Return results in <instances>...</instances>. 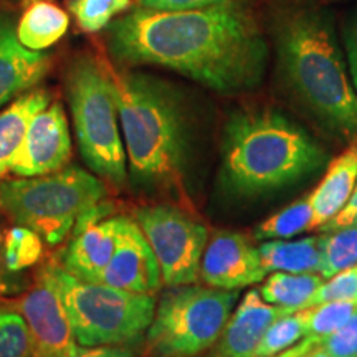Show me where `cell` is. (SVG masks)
<instances>
[{
    "label": "cell",
    "mask_w": 357,
    "mask_h": 357,
    "mask_svg": "<svg viewBox=\"0 0 357 357\" xmlns=\"http://www.w3.org/2000/svg\"><path fill=\"white\" fill-rule=\"evenodd\" d=\"M43 253V240L37 231L15 225L6 231L2 240L3 268L10 273L33 266Z\"/></svg>",
    "instance_id": "23"
},
{
    "label": "cell",
    "mask_w": 357,
    "mask_h": 357,
    "mask_svg": "<svg viewBox=\"0 0 357 357\" xmlns=\"http://www.w3.org/2000/svg\"><path fill=\"white\" fill-rule=\"evenodd\" d=\"M108 38L124 65L162 66L223 95L255 89L266 71V40L235 2L181 12L139 7L113 22Z\"/></svg>",
    "instance_id": "1"
},
{
    "label": "cell",
    "mask_w": 357,
    "mask_h": 357,
    "mask_svg": "<svg viewBox=\"0 0 357 357\" xmlns=\"http://www.w3.org/2000/svg\"><path fill=\"white\" fill-rule=\"evenodd\" d=\"M136 223L158 258L164 283L169 288L194 284L208 242L202 223L172 205L137 208Z\"/></svg>",
    "instance_id": "9"
},
{
    "label": "cell",
    "mask_w": 357,
    "mask_h": 357,
    "mask_svg": "<svg viewBox=\"0 0 357 357\" xmlns=\"http://www.w3.org/2000/svg\"><path fill=\"white\" fill-rule=\"evenodd\" d=\"M321 240L319 275L329 280L339 271L357 265V223L324 230Z\"/></svg>",
    "instance_id": "22"
},
{
    "label": "cell",
    "mask_w": 357,
    "mask_h": 357,
    "mask_svg": "<svg viewBox=\"0 0 357 357\" xmlns=\"http://www.w3.org/2000/svg\"><path fill=\"white\" fill-rule=\"evenodd\" d=\"M265 275L258 248L248 236L217 231L207 242L200 261V278L211 288L235 291L260 283Z\"/></svg>",
    "instance_id": "13"
},
{
    "label": "cell",
    "mask_w": 357,
    "mask_h": 357,
    "mask_svg": "<svg viewBox=\"0 0 357 357\" xmlns=\"http://www.w3.org/2000/svg\"><path fill=\"white\" fill-rule=\"evenodd\" d=\"M342 42H344L347 68L357 91V6L349 12L342 24Z\"/></svg>",
    "instance_id": "31"
},
{
    "label": "cell",
    "mask_w": 357,
    "mask_h": 357,
    "mask_svg": "<svg viewBox=\"0 0 357 357\" xmlns=\"http://www.w3.org/2000/svg\"><path fill=\"white\" fill-rule=\"evenodd\" d=\"M324 278L319 273H287L275 271L258 288L261 298L270 305L278 306L287 314L305 310L311 296L316 293Z\"/></svg>",
    "instance_id": "21"
},
{
    "label": "cell",
    "mask_w": 357,
    "mask_h": 357,
    "mask_svg": "<svg viewBox=\"0 0 357 357\" xmlns=\"http://www.w3.org/2000/svg\"><path fill=\"white\" fill-rule=\"evenodd\" d=\"M238 294L229 289L172 287L160 296L146 331L144 357H197L218 342Z\"/></svg>",
    "instance_id": "8"
},
{
    "label": "cell",
    "mask_w": 357,
    "mask_h": 357,
    "mask_svg": "<svg viewBox=\"0 0 357 357\" xmlns=\"http://www.w3.org/2000/svg\"><path fill=\"white\" fill-rule=\"evenodd\" d=\"M235 2V0H139V7L147 10L159 12H181V10H197L220 3Z\"/></svg>",
    "instance_id": "32"
},
{
    "label": "cell",
    "mask_w": 357,
    "mask_h": 357,
    "mask_svg": "<svg viewBox=\"0 0 357 357\" xmlns=\"http://www.w3.org/2000/svg\"><path fill=\"white\" fill-rule=\"evenodd\" d=\"M2 268H3V255H2V238H0V291H2Z\"/></svg>",
    "instance_id": "37"
},
{
    "label": "cell",
    "mask_w": 357,
    "mask_h": 357,
    "mask_svg": "<svg viewBox=\"0 0 357 357\" xmlns=\"http://www.w3.org/2000/svg\"><path fill=\"white\" fill-rule=\"evenodd\" d=\"M29 357H40L38 354H37V352H35L33 349H32V352H30V356Z\"/></svg>",
    "instance_id": "38"
},
{
    "label": "cell",
    "mask_w": 357,
    "mask_h": 357,
    "mask_svg": "<svg viewBox=\"0 0 357 357\" xmlns=\"http://www.w3.org/2000/svg\"><path fill=\"white\" fill-rule=\"evenodd\" d=\"M30 352L32 337L22 312L0 307V357H29Z\"/></svg>",
    "instance_id": "27"
},
{
    "label": "cell",
    "mask_w": 357,
    "mask_h": 357,
    "mask_svg": "<svg viewBox=\"0 0 357 357\" xmlns=\"http://www.w3.org/2000/svg\"><path fill=\"white\" fill-rule=\"evenodd\" d=\"M357 305L347 301L323 303L300 310L306 337H326L337 331L354 314Z\"/></svg>",
    "instance_id": "25"
},
{
    "label": "cell",
    "mask_w": 357,
    "mask_h": 357,
    "mask_svg": "<svg viewBox=\"0 0 357 357\" xmlns=\"http://www.w3.org/2000/svg\"><path fill=\"white\" fill-rule=\"evenodd\" d=\"M352 223H357V184L356 189L352 192L351 199L347 200V204L342 207V211L337 213L333 220H329L326 225L321 227L319 230H331V229H339V227L352 225Z\"/></svg>",
    "instance_id": "34"
},
{
    "label": "cell",
    "mask_w": 357,
    "mask_h": 357,
    "mask_svg": "<svg viewBox=\"0 0 357 357\" xmlns=\"http://www.w3.org/2000/svg\"><path fill=\"white\" fill-rule=\"evenodd\" d=\"M301 337H306V331L300 311L281 316L268 328L253 357L278 356L283 351L293 347Z\"/></svg>",
    "instance_id": "26"
},
{
    "label": "cell",
    "mask_w": 357,
    "mask_h": 357,
    "mask_svg": "<svg viewBox=\"0 0 357 357\" xmlns=\"http://www.w3.org/2000/svg\"><path fill=\"white\" fill-rule=\"evenodd\" d=\"M305 357H333V356L329 354V352L326 351L324 347L319 344V341H318V339L314 337V341H312V344L310 346V349L306 351Z\"/></svg>",
    "instance_id": "36"
},
{
    "label": "cell",
    "mask_w": 357,
    "mask_h": 357,
    "mask_svg": "<svg viewBox=\"0 0 357 357\" xmlns=\"http://www.w3.org/2000/svg\"><path fill=\"white\" fill-rule=\"evenodd\" d=\"M318 341L333 357H357V310L337 331Z\"/></svg>",
    "instance_id": "30"
},
{
    "label": "cell",
    "mask_w": 357,
    "mask_h": 357,
    "mask_svg": "<svg viewBox=\"0 0 357 357\" xmlns=\"http://www.w3.org/2000/svg\"><path fill=\"white\" fill-rule=\"evenodd\" d=\"M312 341H314V337H306L301 344L289 347V349L281 352L280 357H305L306 351L310 349V346L312 344Z\"/></svg>",
    "instance_id": "35"
},
{
    "label": "cell",
    "mask_w": 357,
    "mask_h": 357,
    "mask_svg": "<svg viewBox=\"0 0 357 357\" xmlns=\"http://www.w3.org/2000/svg\"><path fill=\"white\" fill-rule=\"evenodd\" d=\"M273 357H280V354L278 356H273Z\"/></svg>",
    "instance_id": "39"
},
{
    "label": "cell",
    "mask_w": 357,
    "mask_h": 357,
    "mask_svg": "<svg viewBox=\"0 0 357 357\" xmlns=\"http://www.w3.org/2000/svg\"><path fill=\"white\" fill-rule=\"evenodd\" d=\"M106 197V185L82 167H63L38 177L0 184V208L15 223L32 229L47 245L71 234L77 218Z\"/></svg>",
    "instance_id": "6"
},
{
    "label": "cell",
    "mask_w": 357,
    "mask_h": 357,
    "mask_svg": "<svg viewBox=\"0 0 357 357\" xmlns=\"http://www.w3.org/2000/svg\"><path fill=\"white\" fill-rule=\"evenodd\" d=\"M113 77L124 149L134 181L154 189L178 185L187 155L181 98L171 84L151 75Z\"/></svg>",
    "instance_id": "4"
},
{
    "label": "cell",
    "mask_w": 357,
    "mask_h": 357,
    "mask_svg": "<svg viewBox=\"0 0 357 357\" xmlns=\"http://www.w3.org/2000/svg\"><path fill=\"white\" fill-rule=\"evenodd\" d=\"M263 270L287 271V273H319L321 270V240L319 236L287 242L271 240L258 247Z\"/></svg>",
    "instance_id": "20"
},
{
    "label": "cell",
    "mask_w": 357,
    "mask_h": 357,
    "mask_svg": "<svg viewBox=\"0 0 357 357\" xmlns=\"http://www.w3.org/2000/svg\"><path fill=\"white\" fill-rule=\"evenodd\" d=\"M100 283L139 294L159 291L162 276L158 258L139 225L129 217H124L118 247L101 273Z\"/></svg>",
    "instance_id": "14"
},
{
    "label": "cell",
    "mask_w": 357,
    "mask_h": 357,
    "mask_svg": "<svg viewBox=\"0 0 357 357\" xmlns=\"http://www.w3.org/2000/svg\"><path fill=\"white\" fill-rule=\"evenodd\" d=\"M284 314L281 307L263 300L258 289H250L227 321L215 357H253L268 328Z\"/></svg>",
    "instance_id": "15"
},
{
    "label": "cell",
    "mask_w": 357,
    "mask_h": 357,
    "mask_svg": "<svg viewBox=\"0 0 357 357\" xmlns=\"http://www.w3.org/2000/svg\"><path fill=\"white\" fill-rule=\"evenodd\" d=\"M65 10L48 0H30L15 25L17 38L30 50L42 52L56 43L68 30Z\"/></svg>",
    "instance_id": "18"
},
{
    "label": "cell",
    "mask_w": 357,
    "mask_h": 357,
    "mask_svg": "<svg viewBox=\"0 0 357 357\" xmlns=\"http://www.w3.org/2000/svg\"><path fill=\"white\" fill-rule=\"evenodd\" d=\"M71 159L68 119L60 102L33 116L13 155L10 171L19 177H38L63 169Z\"/></svg>",
    "instance_id": "12"
},
{
    "label": "cell",
    "mask_w": 357,
    "mask_h": 357,
    "mask_svg": "<svg viewBox=\"0 0 357 357\" xmlns=\"http://www.w3.org/2000/svg\"><path fill=\"white\" fill-rule=\"evenodd\" d=\"M50 105L45 91H33L20 96L0 113V177L10 171L13 155L24 141L33 116Z\"/></svg>",
    "instance_id": "19"
},
{
    "label": "cell",
    "mask_w": 357,
    "mask_h": 357,
    "mask_svg": "<svg viewBox=\"0 0 357 357\" xmlns=\"http://www.w3.org/2000/svg\"><path fill=\"white\" fill-rule=\"evenodd\" d=\"M60 293L82 347L134 344L144 336L155 311L154 294H139L84 281L63 266L43 270Z\"/></svg>",
    "instance_id": "7"
},
{
    "label": "cell",
    "mask_w": 357,
    "mask_h": 357,
    "mask_svg": "<svg viewBox=\"0 0 357 357\" xmlns=\"http://www.w3.org/2000/svg\"><path fill=\"white\" fill-rule=\"evenodd\" d=\"M19 311L29 326L32 349L40 357H77L79 347L68 312L45 271L22 298Z\"/></svg>",
    "instance_id": "11"
},
{
    "label": "cell",
    "mask_w": 357,
    "mask_h": 357,
    "mask_svg": "<svg viewBox=\"0 0 357 357\" xmlns=\"http://www.w3.org/2000/svg\"><path fill=\"white\" fill-rule=\"evenodd\" d=\"M357 184V146L337 155L310 197L312 218L310 230L321 229L333 220L351 199Z\"/></svg>",
    "instance_id": "17"
},
{
    "label": "cell",
    "mask_w": 357,
    "mask_h": 357,
    "mask_svg": "<svg viewBox=\"0 0 357 357\" xmlns=\"http://www.w3.org/2000/svg\"><path fill=\"white\" fill-rule=\"evenodd\" d=\"M131 0H71L70 10L84 32L95 33L105 29L119 12L126 10Z\"/></svg>",
    "instance_id": "28"
},
{
    "label": "cell",
    "mask_w": 357,
    "mask_h": 357,
    "mask_svg": "<svg viewBox=\"0 0 357 357\" xmlns=\"http://www.w3.org/2000/svg\"><path fill=\"white\" fill-rule=\"evenodd\" d=\"M324 158L318 142L280 111H238L223 128L222 177L236 194L294 184L323 166Z\"/></svg>",
    "instance_id": "3"
},
{
    "label": "cell",
    "mask_w": 357,
    "mask_h": 357,
    "mask_svg": "<svg viewBox=\"0 0 357 357\" xmlns=\"http://www.w3.org/2000/svg\"><path fill=\"white\" fill-rule=\"evenodd\" d=\"M77 357H137L132 344L79 347Z\"/></svg>",
    "instance_id": "33"
},
{
    "label": "cell",
    "mask_w": 357,
    "mask_h": 357,
    "mask_svg": "<svg viewBox=\"0 0 357 357\" xmlns=\"http://www.w3.org/2000/svg\"><path fill=\"white\" fill-rule=\"evenodd\" d=\"M312 211L310 197H303L284 207L275 215L261 222L255 230L257 240H287L291 236L310 230Z\"/></svg>",
    "instance_id": "24"
},
{
    "label": "cell",
    "mask_w": 357,
    "mask_h": 357,
    "mask_svg": "<svg viewBox=\"0 0 357 357\" xmlns=\"http://www.w3.org/2000/svg\"><path fill=\"white\" fill-rule=\"evenodd\" d=\"M66 95L79 154L86 166L116 187L128 178L114 77L93 55H82L66 75Z\"/></svg>",
    "instance_id": "5"
},
{
    "label": "cell",
    "mask_w": 357,
    "mask_h": 357,
    "mask_svg": "<svg viewBox=\"0 0 357 357\" xmlns=\"http://www.w3.org/2000/svg\"><path fill=\"white\" fill-rule=\"evenodd\" d=\"M333 301H347L357 305V265L339 271L321 284L306 307Z\"/></svg>",
    "instance_id": "29"
},
{
    "label": "cell",
    "mask_w": 357,
    "mask_h": 357,
    "mask_svg": "<svg viewBox=\"0 0 357 357\" xmlns=\"http://www.w3.org/2000/svg\"><path fill=\"white\" fill-rule=\"evenodd\" d=\"M113 205L100 202L77 218L63 257V268L68 273L100 283L101 273L118 247L124 223V217L113 215Z\"/></svg>",
    "instance_id": "10"
},
{
    "label": "cell",
    "mask_w": 357,
    "mask_h": 357,
    "mask_svg": "<svg viewBox=\"0 0 357 357\" xmlns=\"http://www.w3.org/2000/svg\"><path fill=\"white\" fill-rule=\"evenodd\" d=\"M280 71L312 114L344 136L357 134V91L342 58L331 13L293 6L276 13Z\"/></svg>",
    "instance_id": "2"
},
{
    "label": "cell",
    "mask_w": 357,
    "mask_h": 357,
    "mask_svg": "<svg viewBox=\"0 0 357 357\" xmlns=\"http://www.w3.org/2000/svg\"><path fill=\"white\" fill-rule=\"evenodd\" d=\"M48 66L50 58L24 47L17 38L13 22L0 15V108L35 86L45 77Z\"/></svg>",
    "instance_id": "16"
}]
</instances>
